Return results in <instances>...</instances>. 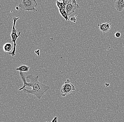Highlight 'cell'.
<instances>
[{
  "label": "cell",
  "instance_id": "obj_1",
  "mask_svg": "<svg viewBox=\"0 0 124 122\" xmlns=\"http://www.w3.org/2000/svg\"><path fill=\"white\" fill-rule=\"evenodd\" d=\"M26 78L30 80V82L28 83L27 87H31L32 89L24 88L23 90V92L26 94L34 95L39 100L41 98L46 92L50 89V86L39 81V75L34 76L29 75L27 76Z\"/></svg>",
  "mask_w": 124,
  "mask_h": 122
},
{
  "label": "cell",
  "instance_id": "obj_2",
  "mask_svg": "<svg viewBox=\"0 0 124 122\" xmlns=\"http://www.w3.org/2000/svg\"><path fill=\"white\" fill-rule=\"evenodd\" d=\"M19 7L24 10L36 12L35 7L38 5L35 0H20Z\"/></svg>",
  "mask_w": 124,
  "mask_h": 122
},
{
  "label": "cell",
  "instance_id": "obj_3",
  "mask_svg": "<svg viewBox=\"0 0 124 122\" xmlns=\"http://www.w3.org/2000/svg\"><path fill=\"white\" fill-rule=\"evenodd\" d=\"M20 18V17H15L12 18V20L13 21V27H12V31L11 35V36L12 39V42L14 43V48L12 52H10L9 53V55L12 56V57L15 56L16 51V41L18 38L19 37V36L21 34V32H19L18 35H17V30L15 28L16 24V22L17 21L18 19Z\"/></svg>",
  "mask_w": 124,
  "mask_h": 122
},
{
  "label": "cell",
  "instance_id": "obj_4",
  "mask_svg": "<svg viewBox=\"0 0 124 122\" xmlns=\"http://www.w3.org/2000/svg\"><path fill=\"white\" fill-rule=\"evenodd\" d=\"M76 89L73 84L70 83V79H68L62 86L61 89V95L63 97H65L67 95L69 94Z\"/></svg>",
  "mask_w": 124,
  "mask_h": 122
},
{
  "label": "cell",
  "instance_id": "obj_5",
  "mask_svg": "<svg viewBox=\"0 0 124 122\" xmlns=\"http://www.w3.org/2000/svg\"><path fill=\"white\" fill-rule=\"evenodd\" d=\"M65 7V10L69 16L74 13L76 10L79 8V5L74 3L73 2L66 5Z\"/></svg>",
  "mask_w": 124,
  "mask_h": 122
},
{
  "label": "cell",
  "instance_id": "obj_6",
  "mask_svg": "<svg viewBox=\"0 0 124 122\" xmlns=\"http://www.w3.org/2000/svg\"><path fill=\"white\" fill-rule=\"evenodd\" d=\"M111 25V23L107 22L104 23L98 24V26L100 28L101 31L103 34H105L108 32L110 30Z\"/></svg>",
  "mask_w": 124,
  "mask_h": 122
},
{
  "label": "cell",
  "instance_id": "obj_7",
  "mask_svg": "<svg viewBox=\"0 0 124 122\" xmlns=\"http://www.w3.org/2000/svg\"><path fill=\"white\" fill-rule=\"evenodd\" d=\"M115 7L117 11H123L124 8V0H117L115 3Z\"/></svg>",
  "mask_w": 124,
  "mask_h": 122
},
{
  "label": "cell",
  "instance_id": "obj_8",
  "mask_svg": "<svg viewBox=\"0 0 124 122\" xmlns=\"http://www.w3.org/2000/svg\"><path fill=\"white\" fill-rule=\"evenodd\" d=\"M19 76H20V78H21V79L22 81V82L23 83V87H21L19 89V91H22L25 88V87H27V84H28V82L26 81V79H25V77L24 75V73H23V72H19Z\"/></svg>",
  "mask_w": 124,
  "mask_h": 122
},
{
  "label": "cell",
  "instance_id": "obj_9",
  "mask_svg": "<svg viewBox=\"0 0 124 122\" xmlns=\"http://www.w3.org/2000/svg\"><path fill=\"white\" fill-rule=\"evenodd\" d=\"M29 69H30V67L29 66L22 64L20 65V67L16 68V71H19V72H27L29 71Z\"/></svg>",
  "mask_w": 124,
  "mask_h": 122
},
{
  "label": "cell",
  "instance_id": "obj_10",
  "mask_svg": "<svg viewBox=\"0 0 124 122\" xmlns=\"http://www.w3.org/2000/svg\"><path fill=\"white\" fill-rule=\"evenodd\" d=\"M3 49L5 52H10L12 49V45L10 43H7L4 45L3 47Z\"/></svg>",
  "mask_w": 124,
  "mask_h": 122
},
{
  "label": "cell",
  "instance_id": "obj_11",
  "mask_svg": "<svg viewBox=\"0 0 124 122\" xmlns=\"http://www.w3.org/2000/svg\"><path fill=\"white\" fill-rule=\"evenodd\" d=\"M59 10L60 14H61L62 16L65 19L66 21H69V17H68L69 16L67 15V13L66 12L65 10L62 9H59Z\"/></svg>",
  "mask_w": 124,
  "mask_h": 122
},
{
  "label": "cell",
  "instance_id": "obj_12",
  "mask_svg": "<svg viewBox=\"0 0 124 122\" xmlns=\"http://www.w3.org/2000/svg\"><path fill=\"white\" fill-rule=\"evenodd\" d=\"M56 4L59 9H62V10H65V5L63 3V2L57 0L56 1Z\"/></svg>",
  "mask_w": 124,
  "mask_h": 122
},
{
  "label": "cell",
  "instance_id": "obj_13",
  "mask_svg": "<svg viewBox=\"0 0 124 122\" xmlns=\"http://www.w3.org/2000/svg\"><path fill=\"white\" fill-rule=\"evenodd\" d=\"M62 2L66 6V5H67V4L72 2V0H64L62 1Z\"/></svg>",
  "mask_w": 124,
  "mask_h": 122
},
{
  "label": "cell",
  "instance_id": "obj_14",
  "mask_svg": "<svg viewBox=\"0 0 124 122\" xmlns=\"http://www.w3.org/2000/svg\"><path fill=\"white\" fill-rule=\"evenodd\" d=\"M76 18L75 17H72L70 18V21L73 22L74 23H76Z\"/></svg>",
  "mask_w": 124,
  "mask_h": 122
},
{
  "label": "cell",
  "instance_id": "obj_15",
  "mask_svg": "<svg viewBox=\"0 0 124 122\" xmlns=\"http://www.w3.org/2000/svg\"><path fill=\"white\" fill-rule=\"evenodd\" d=\"M115 36L116 37L119 38L120 36H121V33H120V32H116V33H115Z\"/></svg>",
  "mask_w": 124,
  "mask_h": 122
},
{
  "label": "cell",
  "instance_id": "obj_16",
  "mask_svg": "<svg viewBox=\"0 0 124 122\" xmlns=\"http://www.w3.org/2000/svg\"><path fill=\"white\" fill-rule=\"evenodd\" d=\"M57 119H58V117L57 116H55V117H54L53 119V120L52 121V122H58V121H57Z\"/></svg>",
  "mask_w": 124,
  "mask_h": 122
},
{
  "label": "cell",
  "instance_id": "obj_17",
  "mask_svg": "<svg viewBox=\"0 0 124 122\" xmlns=\"http://www.w3.org/2000/svg\"><path fill=\"white\" fill-rule=\"evenodd\" d=\"M39 51H40L38 49V50H36L35 51V53L36 54H37L39 56L40 55V52H39Z\"/></svg>",
  "mask_w": 124,
  "mask_h": 122
},
{
  "label": "cell",
  "instance_id": "obj_18",
  "mask_svg": "<svg viewBox=\"0 0 124 122\" xmlns=\"http://www.w3.org/2000/svg\"><path fill=\"white\" fill-rule=\"evenodd\" d=\"M105 86H106L107 87H108L109 86V84L108 83H105Z\"/></svg>",
  "mask_w": 124,
  "mask_h": 122
},
{
  "label": "cell",
  "instance_id": "obj_19",
  "mask_svg": "<svg viewBox=\"0 0 124 122\" xmlns=\"http://www.w3.org/2000/svg\"><path fill=\"white\" fill-rule=\"evenodd\" d=\"M72 1L73 3H74L77 4V1L76 0H72Z\"/></svg>",
  "mask_w": 124,
  "mask_h": 122
},
{
  "label": "cell",
  "instance_id": "obj_20",
  "mask_svg": "<svg viewBox=\"0 0 124 122\" xmlns=\"http://www.w3.org/2000/svg\"><path fill=\"white\" fill-rule=\"evenodd\" d=\"M57 0L59 1L62 2V1H63L64 0Z\"/></svg>",
  "mask_w": 124,
  "mask_h": 122
},
{
  "label": "cell",
  "instance_id": "obj_21",
  "mask_svg": "<svg viewBox=\"0 0 124 122\" xmlns=\"http://www.w3.org/2000/svg\"><path fill=\"white\" fill-rule=\"evenodd\" d=\"M17 10H19V8H18V7H16V9H17Z\"/></svg>",
  "mask_w": 124,
  "mask_h": 122
}]
</instances>
